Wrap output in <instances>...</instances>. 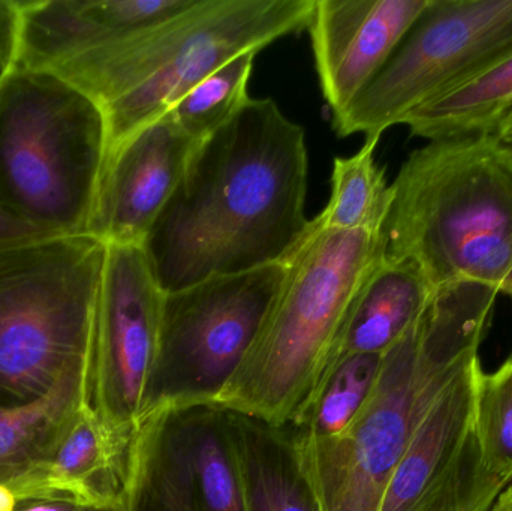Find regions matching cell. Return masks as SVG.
Wrapping results in <instances>:
<instances>
[{
    "mask_svg": "<svg viewBox=\"0 0 512 511\" xmlns=\"http://www.w3.org/2000/svg\"><path fill=\"white\" fill-rule=\"evenodd\" d=\"M306 134L271 99H249L198 144L144 240L164 293L283 263L309 230Z\"/></svg>",
    "mask_w": 512,
    "mask_h": 511,
    "instance_id": "1",
    "label": "cell"
},
{
    "mask_svg": "<svg viewBox=\"0 0 512 511\" xmlns=\"http://www.w3.org/2000/svg\"><path fill=\"white\" fill-rule=\"evenodd\" d=\"M496 297L478 284L436 291L420 320L382 354L372 389L348 428L325 440L297 435L292 467L316 511H379L421 420L480 357Z\"/></svg>",
    "mask_w": 512,
    "mask_h": 511,
    "instance_id": "2",
    "label": "cell"
},
{
    "mask_svg": "<svg viewBox=\"0 0 512 511\" xmlns=\"http://www.w3.org/2000/svg\"><path fill=\"white\" fill-rule=\"evenodd\" d=\"M387 254L384 231L310 221L242 363L204 407L300 428L331 377L352 303Z\"/></svg>",
    "mask_w": 512,
    "mask_h": 511,
    "instance_id": "3",
    "label": "cell"
},
{
    "mask_svg": "<svg viewBox=\"0 0 512 511\" xmlns=\"http://www.w3.org/2000/svg\"><path fill=\"white\" fill-rule=\"evenodd\" d=\"M391 186L387 258L436 291L478 284L512 299V156L495 135L429 141Z\"/></svg>",
    "mask_w": 512,
    "mask_h": 511,
    "instance_id": "4",
    "label": "cell"
},
{
    "mask_svg": "<svg viewBox=\"0 0 512 511\" xmlns=\"http://www.w3.org/2000/svg\"><path fill=\"white\" fill-rule=\"evenodd\" d=\"M313 6L315 0H195L158 26L119 36L50 72L101 105L110 152L234 57L307 29Z\"/></svg>",
    "mask_w": 512,
    "mask_h": 511,
    "instance_id": "5",
    "label": "cell"
},
{
    "mask_svg": "<svg viewBox=\"0 0 512 511\" xmlns=\"http://www.w3.org/2000/svg\"><path fill=\"white\" fill-rule=\"evenodd\" d=\"M108 152L98 102L39 69L0 75V207L45 236L89 231Z\"/></svg>",
    "mask_w": 512,
    "mask_h": 511,
    "instance_id": "6",
    "label": "cell"
},
{
    "mask_svg": "<svg viewBox=\"0 0 512 511\" xmlns=\"http://www.w3.org/2000/svg\"><path fill=\"white\" fill-rule=\"evenodd\" d=\"M105 254L89 234L0 243V407L36 401L92 363Z\"/></svg>",
    "mask_w": 512,
    "mask_h": 511,
    "instance_id": "7",
    "label": "cell"
},
{
    "mask_svg": "<svg viewBox=\"0 0 512 511\" xmlns=\"http://www.w3.org/2000/svg\"><path fill=\"white\" fill-rule=\"evenodd\" d=\"M512 51V0H429L372 83L333 117L339 137L387 129Z\"/></svg>",
    "mask_w": 512,
    "mask_h": 511,
    "instance_id": "8",
    "label": "cell"
},
{
    "mask_svg": "<svg viewBox=\"0 0 512 511\" xmlns=\"http://www.w3.org/2000/svg\"><path fill=\"white\" fill-rule=\"evenodd\" d=\"M165 293L141 246L107 245L92 351L90 405L102 422L137 437L158 405Z\"/></svg>",
    "mask_w": 512,
    "mask_h": 511,
    "instance_id": "9",
    "label": "cell"
},
{
    "mask_svg": "<svg viewBox=\"0 0 512 511\" xmlns=\"http://www.w3.org/2000/svg\"><path fill=\"white\" fill-rule=\"evenodd\" d=\"M285 276L283 261L165 293L164 366L194 374L206 387L200 405L239 368Z\"/></svg>",
    "mask_w": 512,
    "mask_h": 511,
    "instance_id": "10",
    "label": "cell"
},
{
    "mask_svg": "<svg viewBox=\"0 0 512 511\" xmlns=\"http://www.w3.org/2000/svg\"><path fill=\"white\" fill-rule=\"evenodd\" d=\"M200 143L162 116L110 150L87 234L105 245L143 246Z\"/></svg>",
    "mask_w": 512,
    "mask_h": 511,
    "instance_id": "11",
    "label": "cell"
},
{
    "mask_svg": "<svg viewBox=\"0 0 512 511\" xmlns=\"http://www.w3.org/2000/svg\"><path fill=\"white\" fill-rule=\"evenodd\" d=\"M429 0H315L307 30L333 117L372 83Z\"/></svg>",
    "mask_w": 512,
    "mask_h": 511,
    "instance_id": "12",
    "label": "cell"
},
{
    "mask_svg": "<svg viewBox=\"0 0 512 511\" xmlns=\"http://www.w3.org/2000/svg\"><path fill=\"white\" fill-rule=\"evenodd\" d=\"M137 437L113 431L92 405H83L47 461L8 486L17 501H62L83 509L125 511Z\"/></svg>",
    "mask_w": 512,
    "mask_h": 511,
    "instance_id": "13",
    "label": "cell"
},
{
    "mask_svg": "<svg viewBox=\"0 0 512 511\" xmlns=\"http://www.w3.org/2000/svg\"><path fill=\"white\" fill-rule=\"evenodd\" d=\"M469 362L433 402L394 470L379 511H414L453 471L474 428L475 377Z\"/></svg>",
    "mask_w": 512,
    "mask_h": 511,
    "instance_id": "14",
    "label": "cell"
},
{
    "mask_svg": "<svg viewBox=\"0 0 512 511\" xmlns=\"http://www.w3.org/2000/svg\"><path fill=\"white\" fill-rule=\"evenodd\" d=\"M435 294L414 264L385 255L352 303L331 375L348 357L387 353L420 320Z\"/></svg>",
    "mask_w": 512,
    "mask_h": 511,
    "instance_id": "15",
    "label": "cell"
},
{
    "mask_svg": "<svg viewBox=\"0 0 512 511\" xmlns=\"http://www.w3.org/2000/svg\"><path fill=\"white\" fill-rule=\"evenodd\" d=\"M92 363L72 366L51 392L29 404L0 407V483L11 485L47 461L68 423L90 404Z\"/></svg>",
    "mask_w": 512,
    "mask_h": 511,
    "instance_id": "16",
    "label": "cell"
},
{
    "mask_svg": "<svg viewBox=\"0 0 512 511\" xmlns=\"http://www.w3.org/2000/svg\"><path fill=\"white\" fill-rule=\"evenodd\" d=\"M512 113V51L481 74L412 111L403 125L427 141L493 135Z\"/></svg>",
    "mask_w": 512,
    "mask_h": 511,
    "instance_id": "17",
    "label": "cell"
},
{
    "mask_svg": "<svg viewBox=\"0 0 512 511\" xmlns=\"http://www.w3.org/2000/svg\"><path fill=\"white\" fill-rule=\"evenodd\" d=\"M379 140H366L349 158H336L331 197L316 221L328 230L384 231L393 206V186L375 161Z\"/></svg>",
    "mask_w": 512,
    "mask_h": 511,
    "instance_id": "18",
    "label": "cell"
},
{
    "mask_svg": "<svg viewBox=\"0 0 512 511\" xmlns=\"http://www.w3.org/2000/svg\"><path fill=\"white\" fill-rule=\"evenodd\" d=\"M256 51L240 54L183 95L164 116L189 137L206 140L230 122L249 101Z\"/></svg>",
    "mask_w": 512,
    "mask_h": 511,
    "instance_id": "19",
    "label": "cell"
},
{
    "mask_svg": "<svg viewBox=\"0 0 512 511\" xmlns=\"http://www.w3.org/2000/svg\"><path fill=\"white\" fill-rule=\"evenodd\" d=\"M474 435L484 470L511 483L512 356L495 371L478 369L474 389Z\"/></svg>",
    "mask_w": 512,
    "mask_h": 511,
    "instance_id": "20",
    "label": "cell"
},
{
    "mask_svg": "<svg viewBox=\"0 0 512 511\" xmlns=\"http://www.w3.org/2000/svg\"><path fill=\"white\" fill-rule=\"evenodd\" d=\"M382 356H352L334 369L301 434L316 440L342 434L363 407L378 374Z\"/></svg>",
    "mask_w": 512,
    "mask_h": 511,
    "instance_id": "21",
    "label": "cell"
},
{
    "mask_svg": "<svg viewBox=\"0 0 512 511\" xmlns=\"http://www.w3.org/2000/svg\"><path fill=\"white\" fill-rule=\"evenodd\" d=\"M460 458L447 479L427 494L414 511H489L508 482L484 470L474 435Z\"/></svg>",
    "mask_w": 512,
    "mask_h": 511,
    "instance_id": "22",
    "label": "cell"
},
{
    "mask_svg": "<svg viewBox=\"0 0 512 511\" xmlns=\"http://www.w3.org/2000/svg\"><path fill=\"white\" fill-rule=\"evenodd\" d=\"M249 511H316L297 473L268 461L251 447H237ZM294 468V467H292Z\"/></svg>",
    "mask_w": 512,
    "mask_h": 511,
    "instance_id": "23",
    "label": "cell"
},
{
    "mask_svg": "<svg viewBox=\"0 0 512 511\" xmlns=\"http://www.w3.org/2000/svg\"><path fill=\"white\" fill-rule=\"evenodd\" d=\"M17 35L18 2L0 0V75L14 66Z\"/></svg>",
    "mask_w": 512,
    "mask_h": 511,
    "instance_id": "24",
    "label": "cell"
},
{
    "mask_svg": "<svg viewBox=\"0 0 512 511\" xmlns=\"http://www.w3.org/2000/svg\"><path fill=\"white\" fill-rule=\"evenodd\" d=\"M45 234L30 228L29 225L17 221L0 207V243L11 242V240L30 239V237H44Z\"/></svg>",
    "mask_w": 512,
    "mask_h": 511,
    "instance_id": "25",
    "label": "cell"
},
{
    "mask_svg": "<svg viewBox=\"0 0 512 511\" xmlns=\"http://www.w3.org/2000/svg\"><path fill=\"white\" fill-rule=\"evenodd\" d=\"M83 507L62 501L26 500L18 501L15 511H80Z\"/></svg>",
    "mask_w": 512,
    "mask_h": 511,
    "instance_id": "26",
    "label": "cell"
},
{
    "mask_svg": "<svg viewBox=\"0 0 512 511\" xmlns=\"http://www.w3.org/2000/svg\"><path fill=\"white\" fill-rule=\"evenodd\" d=\"M495 138L498 141L499 146L508 153V155L512 156V113L508 114L504 120H502L501 125L496 128Z\"/></svg>",
    "mask_w": 512,
    "mask_h": 511,
    "instance_id": "27",
    "label": "cell"
},
{
    "mask_svg": "<svg viewBox=\"0 0 512 511\" xmlns=\"http://www.w3.org/2000/svg\"><path fill=\"white\" fill-rule=\"evenodd\" d=\"M489 511H512V482L495 498Z\"/></svg>",
    "mask_w": 512,
    "mask_h": 511,
    "instance_id": "28",
    "label": "cell"
},
{
    "mask_svg": "<svg viewBox=\"0 0 512 511\" xmlns=\"http://www.w3.org/2000/svg\"><path fill=\"white\" fill-rule=\"evenodd\" d=\"M17 497L8 485L0 483V511H15Z\"/></svg>",
    "mask_w": 512,
    "mask_h": 511,
    "instance_id": "29",
    "label": "cell"
},
{
    "mask_svg": "<svg viewBox=\"0 0 512 511\" xmlns=\"http://www.w3.org/2000/svg\"><path fill=\"white\" fill-rule=\"evenodd\" d=\"M80 511H113V510L81 509Z\"/></svg>",
    "mask_w": 512,
    "mask_h": 511,
    "instance_id": "30",
    "label": "cell"
}]
</instances>
